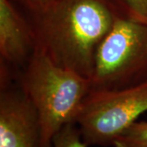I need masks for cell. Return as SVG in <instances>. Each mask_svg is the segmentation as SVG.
<instances>
[{
    "mask_svg": "<svg viewBox=\"0 0 147 147\" xmlns=\"http://www.w3.org/2000/svg\"><path fill=\"white\" fill-rule=\"evenodd\" d=\"M115 147H147V121L135 122L114 143Z\"/></svg>",
    "mask_w": 147,
    "mask_h": 147,
    "instance_id": "cell-7",
    "label": "cell"
},
{
    "mask_svg": "<svg viewBox=\"0 0 147 147\" xmlns=\"http://www.w3.org/2000/svg\"><path fill=\"white\" fill-rule=\"evenodd\" d=\"M19 82L38 113L39 147H52L58 131L74 123L92 89L89 79L56 65L38 48L19 74Z\"/></svg>",
    "mask_w": 147,
    "mask_h": 147,
    "instance_id": "cell-2",
    "label": "cell"
},
{
    "mask_svg": "<svg viewBox=\"0 0 147 147\" xmlns=\"http://www.w3.org/2000/svg\"><path fill=\"white\" fill-rule=\"evenodd\" d=\"M36 49V40L27 16L11 0H0V66L25 68Z\"/></svg>",
    "mask_w": 147,
    "mask_h": 147,
    "instance_id": "cell-6",
    "label": "cell"
},
{
    "mask_svg": "<svg viewBox=\"0 0 147 147\" xmlns=\"http://www.w3.org/2000/svg\"><path fill=\"white\" fill-rule=\"evenodd\" d=\"M123 16L147 23V0H110Z\"/></svg>",
    "mask_w": 147,
    "mask_h": 147,
    "instance_id": "cell-8",
    "label": "cell"
},
{
    "mask_svg": "<svg viewBox=\"0 0 147 147\" xmlns=\"http://www.w3.org/2000/svg\"><path fill=\"white\" fill-rule=\"evenodd\" d=\"M40 124L34 106L23 92L0 95V147H39Z\"/></svg>",
    "mask_w": 147,
    "mask_h": 147,
    "instance_id": "cell-5",
    "label": "cell"
},
{
    "mask_svg": "<svg viewBox=\"0 0 147 147\" xmlns=\"http://www.w3.org/2000/svg\"><path fill=\"white\" fill-rule=\"evenodd\" d=\"M92 90H117L147 83V23L119 15L96 49Z\"/></svg>",
    "mask_w": 147,
    "mask_h": 147,
    "instance_id": "cell-3",
    "label": "cell"
},
{
    "mask_svg": "<svg viewBox=\"0 0 147 147\" xmlns=\"http://www.w3.org/2000/svg\"><path fill=\"white\" fill-rule=\"evenodd\" d=\"M18 1H25V2H38V1H42V0H18Z\"/></svg>",
    "mask_w": 147,
    "mask_h": 147,
    "instance_id": "cell-10",
    "label": "cell"
},
{
    "mask_svg": "<svg viewBox=\"0 0 147 147\" xmlns=\"http://www.w3.org/2000/svg\"><path fill=\"white\" fill-rule=\"evenodd\" d=\"M36 48L56 65L91 79L96 49L120 13L110 0L18 1Z\"/></svg>",
    "mask_w": 147,
    "mask_h": 147,
    "instance_id": "cell-1",
    "label": "cell"
},
{
    "mask_svg": "<svg viewBox=\"0 0 147 147\" xmlns=\"http://www.w3.org/2000/svg\"><path fill=\"white\" fill-rule=\"evenodd\" d=\"M146 111L147 83L123 89H91L74 123L88 146H110Z\"/></svg>",
    "mask_w": 147,
    "mask_h": 147,
    "instance_id": "cell-4",
    "label": "cell"
},
{
    "mask_svg": "<svg viewBox=\"0 0 147 147\" xmlns=\"http://www.w3.org/2000/svg\"><path fill=\"white\" fill-rule=\"evenodd\" d=\"M79 127L74 123H68L53 137L52 147H87Z\"/></svg>",
    "mask_w": 147,
    "mask_h": 147,
    "instance_id": "cell-9",
    "label": "cell"
}]
</instances>
